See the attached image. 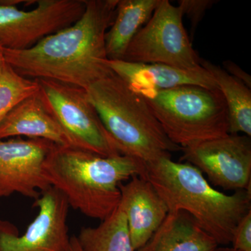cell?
I'll use <instances>...</instances> for the list:
<instances>
[{
    "instance_id": "cell-1",
    "label": "cell",
    "mask_w": 251,
    "mask_h": 251,
    "mask_svg": "<svg viewBox=\"0 0 251 251\" xmlns=\"http://www.w3.org/2000/svg\"><path fill=\"white\" fill-rule=\"evenodd\" d=\"M119 0H86L82 17L24 50L4 49L5 62L21 76L56 81L87 90L108 76L105 35Z\"/></svg>"
},
{
    "instance_id": "cell-2",
    "label": "cell",
    "mask_w": 251,
    "mask_h": 251,
    "mask_svg": "<svg viewBox=\"0 0 251 251\" xmlns=\"http://www.w3.org/2000/svg\"><path fill=\"white\" fill-rule=\"evenodd\" d=\"M44 168L50 185L65 196L70 207L103 221L120 204V184L135 175L145 177L146 163L128 155L103 157L54 144Z\"/></svg>"
},
{
    "instance_id": "cell-3",
    "label": "cell",
    "mask_w": 251,
    "mask_h": 251,
    "mask_svg": "<svg viewBox=\"0 0 251 251\" xmlns=\"http://www.w3.org/2000/svg\"><path fill=\"white\" fill-rule=\"evenodd\" d=\"M145 177L152 184L169 212L184 211L221 246L232 242L234 229L251 211V190L221 192L190 163L162 158L146 163Z\"/></svg>"
},
{
    "instance_id": "cell-4",
    "label": "cell",
    "mask_w": 251,
    "mask_h": 251,
    "mask_svg": "<svg viewBox=\"0 0 251 251\" xmlns=\"http://www.w3.org/2000/svg\"><path fill=\"white\" fill-rule=\"evenodd\" d=\"M86 91L122 154L148 163L181 151L168 138L143 97L113 72Z\"/></svg>"
},
{
    "instance_id": "cell-5",
    "label": "cell",
    "mask_w": 251,
    "mask_h": 251,
    "mask_svg": "<svg viewBox=\"0 0 251 251\" xmlns=\"http://www.w3.org/2000/svg\"><path fill=\"white\" fill-rule=\"evenodd\" d=\"M135 92L146 100L168 138L181 148L229 134L228 112L219 89L185 85Z\"/></svg>"
},
{
    "instance_id": "cell-6",
    "label": "cell",
    "mask_w": 251,
    "mask_h": 251,
    "mask_svg": "<svg viewBox=\"0 0 251 251\" xmlns=\"http://www.w3.org/2000/svg\"><path fill=\"white\" fill-rule=\"evenodd\" d=\"M36 80L41 99L60 126L69 146L103 157L122 154L85 89L53 80Z\"/></svg>"
},
{
    "instance_id": "cell-7",
    "label": "cell",
    "mask_w": 251,
    "mask_h": 251,
    "mask_svg": "<svg viewBox=\"0 0 251 251\" xmlns=\"http://www.w3.org/2000/svg\"><path fill=\"white\" fill-rule=\"evenodd\" d=\"M182 17L179 6L161 0L150 21L130 41L122 60L189 70L201 68V58L193 49Z\"/></svg>"
},
{
    "instance_id": "cell-8",
    "label": "cell",
    "mask_w": 251,
    "mask_h": 251,
    "mask_svg": "<svg viewBox=\"0 0 251 251\" xmlns=\"http://www.w3.org/2000/svg\"><path fill=\"white\" fill-rule=\"evenodd\" d=\"M36 4L30 11L0 5V45L4 49H31L76 23L86 9V0H39Z\"/></svg>"
},
{
    "instance_id": "cell-9",
    "label": "cell",
    "mask_w": 251,
    "mask_h": 251,
    "mask_svg": "<svg viewBox=\"0 0 251 251\" xmlns=\"http://www.w3.org/2000/svg\"><path fill=\"white\" fill-rule=\"evenodd\" d=\"M181 161L198 168L213 187L251 190V140L229 134L181 148Z\"/></svg>"
},
{
    "instance_id": "cell-10",
    "label": "cell",
    "mask_w": 251,
    "mask_h": 251,
    "mask_svg": "<svg viewBox=\"0 0 251 251\" xmlns=\"http://www.w3.org/2000/svg\"><path fill=\"white\" fill-rule=\"evenodd\" d=\"M34 206L37 215L22 235L14 224L0 219V251H69L70 206L65 196L50 186L41 193Z\"/></svg>"
},
{
    "instance_id": "cell-11",
    "label": "cell",
    "mask_w": 251,
    "mask_h": 251,
    "mask_svg": "<svg viewBox=\"0 0 251 251\" xmlns=\"http://www.w3.org/2000/svg\"><path fill=\"white\" fill-rule=\"evenodd\" d=\"M53 145L40 138L0 140V198L18 193L36 200L50 187L44 166Z\"/></svg>"
},
{
    "instance_id": "cell-12",
    "label": "cell",
    "mask_w": 251,
    "mask_h": 251,
    "mask_svg": "<svg viewBox=\"0 0 251 251\" xmlns=\"http://www.w3.org/2000/svg\"><path fill=\"white\" fill-rule=\"evenodd\" d=\"M119 206L125 213L133 249L143 247L168 216V208L146 178L135 175L119 186Z\"/></svg>"
},
{
    "instance_id": "cell-13",
    "label": "cell",
    "mask_w": 251,
    "mask_h": 251,
    "mask_svg": "<svg viewBox=\"0 0 251 251\" xmlns=\"http://www.w3.org/2000/svg\"><path fill=\"white\" fill-rule=\"evenodd\" d=\"M108 64L114 74L135 91L170 90L185 85L219 89L211 74L202 67L189 70L163 64H142L124 60H108Z\"/></svg>"
},
{
    "instance_id": "cell-14",
    "label": "cell",
    "mask_w": 251,
    "mask_h": 251,
    "mask_svg": "<svg viewBox=\"0 0 251 251\" xmlns=\"http://www.w3.org/2000/svg\"><path fill=\"white\" fill-rule=\"evenodd\" d=\"M23 136L69 146L60 126L41 99L39 90L18 104L0 124V140Z\"/></svg>"
},
{
    "instance_id": "cell-15",
    "label": "cell",
    "mask_w": 251,
    "mask_h": 251,
    "mask_svg": "<svg viewBox=\"0 0 251 251\" xmlns=\"http://www.w3.org/2000/svg\"><path fill=\"white\" fill-rule=\"evenodd\" d=\"M219 244L184 211H171L136 251H214Z\"/></svg>"
},
{
    "instance_id": "cell-16",
    "label": "cell",
    "mask_w": 251,
    "mask_h": 251,
    "mask_svg": "<svg viewBox=\"0 0 251 251\" xmlns=\"http://www.w3.org/2000/svg\"><path fill=\"white\" fill-rule=\"evenodd\" d=\"M161 0H119L114 22L105 35L109 60H122L130 41L150 21Z\"/></svg>"
},
{
    "instance_id": "cell-17",
    "label": "cell",
    "mask_w": 251,
    "mask_h": 251,
    "mask_svg": "<svg viewBox=\"0 0 251 251\" xmlns=\"http://www.w3.org/2000/svg\"><path fill=\"white\" fill-rule=\"evenodd\" d=\"M201 66L211 74L221 91L228 112L229 133L251 137V90L224 69L201 58Z\"/></svg>"
},
{
    "instance_id": "cell-18",
    "label": "cell",
    "mask_w": 251,
    "mask_h": 251,
    "mask_svg": "<svg viewBox=\"0 0 251 251\" xmlns=\"http://www.w3.org/2000/svg\"><path fill=\"white\" fill-rule=\"evenodd\" d=\"M76 238L82 251H135L120 206L97 227H82Z\"/></svg>"
},
{
    "instance_id": "cell-19",
    "label": "cell",
    "mask_w": 251,
    "mask_h": 251,
    "mask_svg": "<svg viewBox=\"0 0 251 251\" xmlns=\"http://www.w3.org/2000/svg\"><path fill=\"white\" fill-rule=\"evenodd\" d=\"M39 90L36 79L21 76L6 63L0 75V124L18 104Z\"/></svg>"
},
{
    "instance_id": "cell-20",
    "label": "cell",
    "mask_w": 251,
    "mask_h": 251,
    "mask_svg": "<svg viewBox=\"0 0 251 251\" xmlns=\"http://www.w3.org/2000/svg\"><path fill=\"white\" fill-rule=\"evenodd\" d=\"M216 2L211 0H179L178 6L182 11L183 16L186 15L191 21V38L194 36L199 23L202 21L206 10Z\"/></svg>"
},
{
    "instance_id": "cell-21",
    "label": "cell",
    "mask_w": 251,
    "mask_h": 251,
    "mask_svg": "<svg viewBox=\"0 0 251 251\" xmlns=\"http://www.w3.org/2000/svg\"><path fill=\"white\" fill-rule=\"evenodd\" d=\"M231 244L238 251H251V211L237 224Z\"/></svg>"
},
{
    "instance_id": "cell-22",
    "label": "cell",
    "mask_w": 251,
    "mask_h": 251,
    "mask_svg": "<svg viewBox=\"0 0 251 251\" xmlns=\"http://www.w3.org/2000/svg\"><path fill=\"white\" fill-rule=\"evenodd\" d=\"M224 70L228 73L238 80H240L243 83L245 84L249 88L251 87V76L247 72H244L237 64L230 60L224 61L223 63Z\"/></svg>"
},
{
    "instance_id": "cell-23",
    "label": "cell",
    "mask_w": 251,
    "mask_h": 251,
    "mask_svg": "<svg viewBox=\"0 0 251 251\" xmlns=\"http://www.w3.org/2000/svg\"><path fill=\"white\" fill-rule=\"evenodd\" d=\"M69 251H82L77 242L76 236L71 237L70 250Z\"/></svg>"
},
{
    "instance_id": "cell-24",
    "label": "cell",
    "mask_w": 251,
    "mask_h": 251,
    "mask_svg": "<svg viewBox=\"0 0 251 251\" xmlns=\"http://www.w3.org/2000/svg\"><path fill=\"white\" fill-rule=\"evenodd\" d=\"M5 64H6V62H5L4 55V48L0 45V75L4 69Z\"/></svg>"
},
{
    "instance_id": "cell-25",
    "label": "cell",
    "mask_w": 251,
    "mask_h": 251,
    "mask_svg": "<svg viewBox=\"0 0 251 251\" xmlns=\"http://www.w3.org/2000/svg\"><path fill=\"white\" fill-rule=\"evenodd\" d=\"M214 251H238L233 248L229 247H217Z\"/></svg>"
}]
</instances>
